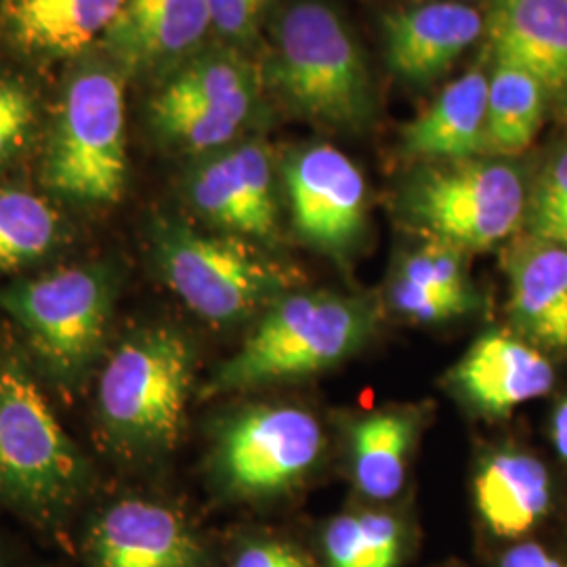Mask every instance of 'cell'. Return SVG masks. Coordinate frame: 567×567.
Listing matches in <instances>:
<instances>
[{
    "mask_svg": "<svg viewBox=\"0 0 567 567\" xmlns=\"http://www.w3.org/2000/svg\"><path fill=\"white\" fill-rule=\"evenodd\" d=\"M324 444L318 421L299 408H259L227 426L219 444L225 484L265 496L299 482Z\"/></svg>",
    "mask_w": 567,
    "mask_h": 567,
    "instance_id": "9",
    "label": "cell"
},
{
    "mask_svg": "<svg viewBox=\"0 0 567 567\" xmlns=\"http://www.w3.org/2000/svg\"><path fill=\"white\" fill-rule=\"evenodd\" d=\"M34 121V102L20 82L0 81V163L20 147Z\"/></svg>",
    "mask_w": 567,
    "mask_h": 567,
    "instance_id": "29",
    "label": "cell"
},
{
    "mask_svg": "<svg viewBox=\"0 0 567 567\" xmlns=\"http://www.w3.org/2000/svg\"><path fill=\"white\" fill-rule=\"evenodd\" d=\"M42 182L74 203L121 200L126 183L124 89L110 68L91 63L68 82L44 147Z\"/></svg>",
    "mask_w": 567,
    "mask_h": 567,
    "instance_id": "4",
    "label": "cell"
},
{
    "mask_svg": "<svg viewBox=\"0 0 567 567\" xmlns=\"http://www.w3.org/2000/svg\"><path fill=\"white\" fill-rule=\"evenodd\" d=\"M58 234L60 219L51 204L25 189L0 187V271L39 261Z\"/></svg>",
    "mask_w": 567,
    "mask_h": 567,
    "instance_id": "24",
    "label": "cell"
},
{
    "mask_svg": "<svg viewBox=\"0 0 567 567\" xmlns=\"http://www.w3.org/2000/svg\"><path fill=\"white\" fill-rule=\"evenodd\" d=\"M187 189L204 219L227 231L271 238L278 229L274 166L264 143H243L208 158Z\"/></svg>",
    "mask_w": 567,
    "mask_h": 567,
    "instance_id": "12",
    "label": "cell"
},
{
    "mask_svg": "<svg viewBox=\"0 0 567 567\" xmlns=\"http://www.w3.org/2000/svg\"><path fill=\"white\" fill-rule=\"evenodd\" d=\"M324 543L332 567H395L402 536L391 515L364 513L337 517Z\"/></svg>",
    "mask_w": 567,
    "mask_h": 567,
    "instance_id": "25",
    "label": "cell"
},
{
    "mask_svg": "<svg viewBox=\"0 0 567 567\" xmlns=\"http://www.w3.org/2000/svg\"><path fill=\"white\" fill-rule=\"evenodd\" d=\"M412 437L414 423L398 412L372 414L355 426V477L365 496L389 501L402 489Z\"/></svg>",
    "mask_w": 567,
    "mask_h": 567,
    "instance_id": "23",
    "label": "cell"
},
{
    "mask_svg": "<svg viewBox=\"0 0 567 567\" xmlns=\"http://www.w3.org/2000/svg\"><path fill=\"white\" fill-rule=\"evenodd\" d=\"M484 16L465 2H421L383 18L386 65L414 84L440 79L484 34Z\"/></svg>",
    "mask_w": 567,
    "mask_h": 567,
    "instance_id": "13",
    "label": "cell"
},
{
    "mask_svg": "<svg viewBox=\"0 0 567 567\" xmlns=\"http://www.w3.org/2000/svg\"><path fill=\"white\" fill-rule=\"evenodd\" d=\"M213 28L208 0H124L102 42L131 72H147L189 55Z\"/></svg>",
    "mask_w": 567,
    "mask_h": 567,
    "instance_id": "14",
    "label": "cell"
},
{
    "mask_svg": "<svg viewBox=\"0 0 567 567\" xmlns=\"http://www.w3.org/2000/svg\"><path fill=\"white\" fill-rule=\"evenodd\" d=\"M229 567H311L295 548L282 543L257 540L244 545L231 559Z\"/></svg>",
    "mask_w": 567,
    "mask_h": 567,
    "instance_id": "32",
    "label": "cell"
},
{
    "mask_svg": "<svg viewBox=\"0 0 567 567\" xmlns=\"http://www.w3.org/2000/svg\"><path fill=\"white\" fill-rule=\"evenodd\" d=\"M553 440H555V446L559 450L561 458L567 463V400L555 412V419H553Z\"/></svg>",
    "mask_w": 567,
    "mask_h": 567,
    "instance_id": "34",
    "label": "cell"
},
{
    "mask_svg": "<svg viewBox=\"0 0 567 567\" xmlns=\"http://www.w3.org/2000/svg\"><path fill=\"white\" fill-rule=\"evenodd\" d=\"M284 183L292 224L305 243L334 257L351 252L365 227L362 171L341 150L316 143L284 164Z\"/></svg>",
    "mask_w": 567,
    "mask_h": 567,
    "instance_id": "10",
    "label": "cell"
},
{
    "mask_svg": "<svg viewBox=\"0 0 567 567\" xmlns=\"http://www.w3.org/2000/svg\"><path fill=\"white\" fill-rule=\"evenodd\" d=\"M454 381L471 404L487 414H507L547 395L555 374L534 347L505 332H487L456 365Z\"/></svg>",
    "mask_w": 567,
    "mask_h": 567,
    "instance_id": "16",
    "label": "cell"
},
{
    "mask_svg": "<svg viewBox=\"0 0 567 567\" xmlns=\"http://www.w3.org/2000/svg\"><path fill=\"white\" fill-rule=\"evenodd\" d=\"M487 86L489 76L480 68L450 82L435 102L405 124V152L444 163L480 158L489 152Z\"/></svg>",
    "mask_w": 567,
    "mask_h": 567,
    "instance_id": "18",
    "label": "cell"
},
{
    "mask_svg": "<svg viewBox=\"0 0 567 567\" xmlns=\"http://www.w3.org/2000/svg\"><path fill=\"white\" fill-rule=\"evenodd\" d=\"M84 486L81 454L41 389L0 360V498L41 526L61 519Z\"/></svg>",
    "mask_w": 567,
    "mask_h": 567,
    "instance_id": "2",
    "label": "cell"
},
{
    "mask_svg": "<svg viewBox=\"0 0 567 567\" xmlns=\"http://www.w3.org/2000/svg\"><path fill=\"white\" fill-rule=\"evenodd\" d=\"M475 501L492 532L508 538L522 536L547 513V468L529 454H498L477 475Z\"/></svg>",
    "mask_w": 567,
    "mask_h": 567,
    "instance_id": "20",
    "label": "cell"
},
{
    "mask_svg": "<svg viewBox=\"0 0 567 567\" xmlns=\"http://www.w3.org/2000/svg\"><path fill=\"white\" fill-rule=\"evenodd\" d=\"M156 264L171 290L213 324H231L282 292V269L236 238L204 236L182 224L156 231Z\"/></svg>",
    "mask_w": 567,
    "mask_h": 567,
    "instance_id": "7",
    "label": "cell"
},
{
    "mask_svg": "<svg viewBox=\"0 0 567 567\" xmlns=\"http://www.w3.org/2000/svg\"><path fill=\"white\" fill-rule=\"evenodd\" d=\"M547 89L532 72L496 61L487 86V147L513 156L527 150L545 121Z\"/></svg>",
    "mask_w": 567,
    "mask_h": 567,
    "instance_id": "21",
    "label": "cell"
},
{
    "mask_svg": "<svg viewBox=\"0 0 567 567\" xmlns=\"http://www.w3.org/2000/svg\"><path fill=\"white\" fill-rule=\"evenodd\" d=\"M496 61L532 72L548 97L567 102V0H487Z\"/></svg>",
    "mask_w": 567,
    "mask_h": 567,
    "instance_id": "15",
    "label": "cell"
},
{
    "mask_svg": "<svg viewBox=\"0 0 567 567\" xmlns=\"http://www.w3.org/2000/svg\"><path fill=\"white\" fill-rule=\"evenodd\" d=\"M271 0H208L213 28L227 41H248L257 34Z\"/></svg>",
    "mask_w": 567,
    "mask_h": 567,
    "instance_id": "31",
    "label": "cell"
},
{
    "mask_svg": "<svg viewBox=\"0 0 567 567\" xmlns=\"http://www.w3.org/2000/svg\"><path fill=\"white\" fill-rule=\"evenodd\" d=\"M400 278L423 286L437 295L473 305L465 282L461 250L447 244L433 243L405 259Z\"/></svg>",
    "mask_w": 567,
    "mask_h": 567,
    "instance_id": "28",
    "label": "cell"
},
{
    "mask_svg": "<svg viewBox=\"0 0 567 567\" xmlns=\"http://www.w3.org/2000/svg\"><path fill=\"white\" fill-rule=\"evenodd\" d=\"M194 355L179 332L147 328L112 353L100 381L103 429L118 447H168L182 431Z\"/></svg>",
    "mask_w": 567,
    "mask_h": 567,
    "instance_id": "5",
    "label": "cell"
},
{
    "mask_svg": "<svg viewBox=\"0 0 567 567\" xmlns=\"http://www.w3.org/2000/svg\"><path fill=\"white\" fill-rule=\"evenodd\" d=\"M110 299L103 271L70 267L9 286L0 292V309L25 332L42 364L68 381L95 360L105 339Z\"/></svg>",
    "mask_w": 567,
    "mask_h": 567,
    "instance_id": "8",
    "label": "cell"
},
{
    "mask_svg": "<svg viewBox=\"0 0 567 567\" xmlns=\"http://www.w3.org/2000/svg\"><path fill=\"white\" fill-rule=\"evenodd\" d=\"M426 2H461V0H426Z\"/></svg>",
    "mask_w": 567,
    "mask_h": 567,
    "instance_id": "35",
    "label": "cell"
},
{
    "mask_svg": "<svg viewBox=\"0 0 567 567\" xmlns=\"http://www.w3.org/2000/svg\"><path fill=\"white\" fill-rule=\"evenodd\" d=\"M86 567H208L206 550L179 511L145 498L102 508L82 536Z\"/></svg>",
    "mask_w": 567,
    "mask_h": 567,
    "instance_id": "11",
    "label": "cell"
},
{
    "mask_svg": "<svg viewBox=\"0 0 567 567\" xmlns=\"http://www.w3.org/2000/svg\"><path fill=\"white\" fill-rule=\"evenodd\" d=\"M526 224L529 236L567 248V142L555 150L529 192Z\"/></svg>",
    "mask_w": 567,
    "mask_h": 567,
    "instance_id": "27",
    "label": "cell"
},
{
    "mask_svg": "<svg viewBox=\"0 0 567 567\" xmlns=\"http://www.w3.org/2000/svg\"><path fill=\"white\" fill-rule=\"evenodd\" d=\"M161 95L246 121L257 100V82L250 63L240 55L210 53L189 61L168 81Z\"/></svg>",
    "mask_w": 567,
    "mask_h": 567,
    "instance_id": "22",
    "label": "cell"
},
{
    "mask_svg": "<svg viewBox=\"0 0 567 567\" xmlns=\"http://www.w3.org/2000/svg\"><path fill=\"white\" fill-rule=\"evenodd\" d=\"M274 86L301 116L339 131H364L377 114L364 51L343 18L318 0L288 7L276 30Z\"/></svg>",
    "mask_w": 567,
    "mask_h": 567,
    "instance_id": "1",
    "label": "cell"
},
{
    "mask_svg": "<svg viewBox=\"0 0 567 567\" xmlns=\"http://www.w3.org/2000/svg\"><path fill=\"white\" fill-rule=\"evenodd\" d=\"M150 114L152 126L164 143L189 152L221 147L238 135L244 124L231 114L196 103L168 100L161 93L154 97Z\"/></svg>",
    "mask_w": 567,
    "mask_h": 567,
    "instance_id": "26",
    "label": "cell"
},
{
    "mask_svg": "<svg viewBox=\"0 0 567 567\" xmlns=\"http://www.w3.org/2000/svg\"><path fill=\"white\" fill-rule=\"evenodd\" d=\"M391 299L393 305L414 320H423V322H440L452 316H458L466 311L471 305L450 299L444 295H437L433 290H426L423 286L408 282L404 278L398 276V280L393 284L391 290Z\"/></svg>",
    "mask_w": 567,
    "mask_h": 567,
    "instance_id": "30",
    "label": "cell"
},
{
    "mask_svg": "<svg viewBox=\"0 0 567 567\" xmlns=\"http://www.w3.org/2000/svg\"><path fill=\"white\" fill-rule=\"evenodd\" d=\"M501 567H567L548 550L534 543L517 545L505 553Z\"/></svg>",
    "mask_w": 567,
    "mask_h": 567,
    "instance_id": "33",
    "label": "cell"
},
{
    "mask_svg": "<svg viewBox=\"0 0 567 567\" xmlns=\"http://www.w3.org/2000/svg\"><path fill=\"white\" fill-rule=\"evenodd\" d=\"M526 182L507 161L468 158L421 171L405 192L414 224L435 243L486 250L526 221Z\"/></svg>",
    "mask_w": 567,
    "mask_h": 567,
    "instance_id": "6",
    "label": "cell"
},
{
    "mask_svg": "<svg viewBox=\"0 0 567 567\" xmlns=\"http://www.w3.org/2000/svg\"><path fill=\"white\" fill-rule=\"evenodd\" d=\"M511 316L529 339L567 349V248L526 234L508 252Z\"/></svg>",
    "mask_w": 567,
    "mask_h": 567,
    "instance_id": "17",
    "label": "cell"
},
{
    "mask_svg": "<svg viewBox=\"0 0 567 567\" xmlns=\"http://www.w3.org/2000/svg\"><path fill=\"white\" fill-rule=\"evenodd\" d=\"M124 0H2L13 42L30 55L68 58L103 39Z\"/></svg>",
    "mask_w": 567,
    "mask_h": 567,
    "instance_id": "19",
    "label": "cell"
},
{
    "mask_svg": "<svg viewBox=\"0 0 567 567\" xmlns=\"http://www.w3.org/2000/svg\"><path fill=\"white\" fill-rule=\"evenodd\" d=\"M370 326L368 307L355 299L328 292L284 297L221 365L208 389L236 391L320 372L364 343Z\"/></svg>",
    "mask_w": 567,
    "mask_h": 567,
    "instance_id": "3",
    "label": "cell"
}]
</instances>
